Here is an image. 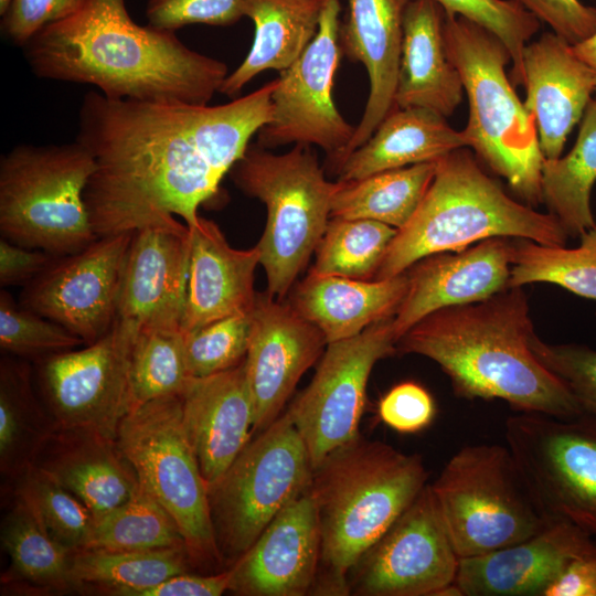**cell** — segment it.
Returning a JSON list of instances; mask_svg holds the SVG:
<instances>
[{
	"label": "cell",
	"instance_id": "cell-1",
	"mask_svg": "<svg viewBox=\"0 0 596 596\" xmlns=\"http://www.w3.org/2000/svg\"><path fill=\"white\" fill-rule=\"evenodd\" d=\"M276 86L277 78L216 106L88 92L75 141L95 163L84 200L97 237L177 217L194 226L200 205L269 121Z\"/></svg>",
	"mask_w": 596,
	"mask_h": 596
},
{
	"label": "cell",
	"instance_id": "cell-2",
	"mask_svg": "<svg viewBox=\"0 0 596 596\" xmlns=\"http://www.w3.org/2000/svg\"><path fill=\"white\" fill-rule=\"evenodd\" d=\"M23 49L38 77L93 85L115 99L207 105L228 75L173 31L137 24L126 0H85Z\"/></svg>",
	"mask_w": 596,
	"mask_h": 596
},
{
	"label": "cell",
	"instance_id": "cell-3",
	"mask_svg": "<svg viewBox=\"0 0 596 596\" xmlns=\"http://www.w3.org/2000/svg\"><path fill=\"white\" fill-rule=\"evenodd\" d=\"M533 332L526 294L508 287L429 313L400 338L397 352L437 363L457 397L502 400L515 412L581 419L571 391L532 352Z\"/></svg>",
	"mask_w": 596,
	"mask_h": 596
},
{
	"label": "cell",
	"instance_id": "cell-4",
	"mask_svg": "<svg viewBox=\"0 0 596 596\" xmlns=\"http://www.w3.org/2000/svg\"><path fill=\"white\" fill-rule=\"evenodd\" d=\"M423 458L358 435L329 453L308 487L320 525L313 595H349L359 557L428 485Z\"/></svg>",
	"mask_w": 596,
	"mask_h": 596
},
{
	"label": "cell",
	"instance_id": "cell-5",
	"mask_svg": "<svg viewBox=\"0 0 596 596\" xmlns=\"http://www.w3.org/2000/svg\"><path fill=\"white\" fill-rule=\"evenodd\" d=\"M491 237L566 245L567 235L549 212L512 199L466 147L437 160L435 175L409 222L397 230L373 279L404 273L418 259L457 252Z\"/></svg>",
	"mask_w": 596,
	"mask_h": 596
},
{
	"label": "cell",
	"instance_id": "cell-6",
	"mask_svg": "<svg viewBox=\"0 0 596 596\" xmlns=\"http://www.w3.org/2000/svg\"><path fill=\"white\" fill-rule=\"evenodd\" d=\"M444 38L468 98V121L461 130L467 147L525 204L542 203L544 156L534 119L505 73L511 63L507 46L480 24L446 12Z\"/></svg>",
	"mask_w": 596,
	"mask_h": 596
},
{
	"label": "cell",
	"instance_id": "cell-7",
	"mask_svg": "<svg viewBox=\"0 0 596 596\" xmlns=\"http://www.w3.org/2000/svg\"><path fill=\"white\" fill-rule=\"evenodd\" d=\"M228 173L242 192L266 205L259 264L267 292L284 299L326 231L339 183L326 178L311 146L300 143L281 155L249 145Z\"/></svg>",
	"mask_w": 596,
	"mask_h": 596
},
{
	"label": "cell",
	"instance_id": "cell-8",
	"mask_svg": "<svg viewBox=\"0 0 596 596\" xmlns=\"http://www.w3.org/2000/svg\"><path fill=\"white\" fill-rule=\"evenodd\" d=\"M95 170L87 150L18 145L0 159V231L6 240L53 256L79 252L97 237L84 193Z\"/></svg>",
	"mask_w": 596,
	"mask_h": 596
},
{
	"label": "cell",
	"instance_id": "cell-9",
	"mask_svg": "<svg viewBox=\"0 0 596 596\" xmlns=\"http://www.w3.org/2000/svg\"><path fill=\"white\" fill-rule=\"evenodd\" d=\"M429 486L459 558L513 545L552 522L538 507L508 446L461 447Z\"/></svg>",
	"mask_w": 596,
	"mask_h": 596
},
{
	"label": "cell",
	"instance_id": "cell-10",
	"mask_svg": "<svg viewBox=\"0 0 596 596\" xmlns=\"http://www.w3.org/2000/svg\"><path fill=\"white\" fill-rule=\"evenodd\" d=\"M116 444L140 487L177 523L192 564L205 568L222 564L207 485L184 428L181 395L132 407L118 425Z\"/></svg>",
	"mask_w": 596,
	"mask_h": 596
},
{
	"label": "cell",
	"instance_id": "cell-11",
	"mask_svg": "<svg viewBox=\"0 0 596 596\" xmlns=\"http://www.w3.org/2000/svg\"><path fill=\"white\" fill-rule=\"evenodd\" d=\"M313 466L286 411L246 444L222 476L207 486L217 547L236 561L273 519L309 487Z\"/></svg>",
	"mask_w": 596,
	"mask_h": 596
},
{
	"label": "cell",
	"instance_id": "cell-12",
	"mask_svg": "<svg viewBox=\"0 0 596 596\" xmlns=\"http://www.w3.org/2000/svg\"><path fill=\"white\" fill-rule=\"evenodd\" d=\"M504 437L545 518L596 539V428L583 419L517 412L504 422Z\"/></svg>",
	"mask_w": 596,
	"mask_h": 596
},
{
	"label": "cell",
	"instance_id": "cell-13",
	"mask_svg": "<svg viewBox=\"0 0 596 596\" xmlns=\"http://www.w3.org/2000/svg\"><path fill=\"white\" fill-rule=\"evenodd\" d=\"M340 14V0H324L316 36L277 78L272 117L257 132L256 142L265 149L288 143L318 146L334 172L355 131L333 99L334 76L343 54Z\"/></svg>",
	"mask_w": 596,
	"mask_h": 596
},
{
	"label": "cell",
	"instance_id": "cell-14",
	"mask_svg": "<svg viewBox=\"0 0 596 596\" xmlns=\"http://www.w3.org/2000/svg\"><path fill=\"white\" fill-rule=\"evenodd\" d=\"M138 327L116 319L111 329L81 350L39 360L42 398L55 426L83 428L116 439L130 411L129 368Z\"/></svg>",
	"mask_w": 596,
	"mask_h": 596
},
{
	"label": "cell",
	"instance_id": "cell-15",
	"mask_svg": "<svg viewBox=\"0 0 596 596\" xmlns=\"http://www.w3.org/2000/svg\"><path fill=\"white\" fill-rule=\"evenodd\" d=\"M393 317L355 337L328 343L312 380L287 409L313 469L329 453L359 435L372 369L397 352Z\"/></svg>",
	"mask_w": 596,
	"mask_h": 596
},
{
	"label": "cell",
	"instance_id": "cell-16",
	"mask_svg": "<svg viewBox=\"0 0 596 596\" xmlns=\"http://www.w3.org/2000/svg\"><path fill=\"white\" fill-rule=\"evenodd\" d=\"M459 556L430 486L359 557L349 595L441 596L456 579Z\"/></svg>",
	"mask_w": 596,
	"mask_h": 596
},
{
	"label": "cell",
	"instance_id": "cell-17",
	"mask_svg": "<svg viewBox=\"0 0 596 596\" xmlns=\"http://www.w3.org/2000/svg\"><path fill=\"white\" fill-rule=\"evenodd\" d=\"M134 232L106 235L65 256H56L21 294L20 304L91 344L117 316L125 259Z\"/></svg>",
	"mask_w": 596,
	"mask_h": 596
},
{
	"label": "cell",
	"instance_id": "cell-18",
	"mask_svg": "<svg viewBox=\"0 0 596 596\" xmlns=\"http://www.w3.org/2000/svg\"><path fill=\"white\" fill-rule=\"evenodd\" d=\"M251 317L244 365L254 404V434H257L280 415L297 383L328 343L319 328L289 301L267 291L257 294Z\"/></svg>",
	"mask_w": 596,
	"mask_h": 596
},
{
	"label": "cell",
	"instance_id": "cell-19",
	"mask_svg": "<svg viewBox=\"0 0 596 596\" xmlns=\"http://www.w3.org/2000/svg\"><path fill=\"white\" fill-rule=\"evenodd\" d=\"M191 231L179 220L134 232L121 275L116 319L142 328H181Z\"/></svg>",
	"mask_w": 596,
	"mask_h": 596
},
{
	"label": "cell",
	"instance_id": "cell-20",
	"mask_svg": "<svg viewBox=\"0 0 596 596\" xmlns=\"http://www.w3.org/2000/svg\"><path fill=\"white\" fill-rule=\"evenodd\" d=\"M321 534L308 489L286 505L232 566L228 592L241 596L311 594Z\"/></svg>",
	"mask_w": 596,
	"mask_h": 596
},
{
	"label": "cell",
	"instance_id": "cell-21",
	"mask_svg": "<svg viewBox=\"0 0 596 596\" xmlns=\"http://www.w3.org/2000/svg\"><path fill=\"white\" fill-rule=\"evenodd\" d=\"M512 241L491 237L457 252L425 256L405 272L407 289L393 317L397 339L443 308L478 302L509 287Z\"/></svg>",
	"mask_w": 596,
	"mask_h": 596
},
{
	"label": "cell",
	"instance_id": "cell-22",
	"mask_svg": "<svg viewBox=\"0 0 596 596\" xmlns=\"http://www.w3.org/2000/svg\"><path fill=\"white\" fill-rule=\"evenodd\" d=\"M596 545V539L565 521L513 545L459 558L454 583L459 596H544L568 563Z\"/></svg>",
	"mask_w": 596,
	"mask_h": 596
},
{
	"label": "cell",
	"instance_id": "cell-23",
	"mask_svg": "<svg viewBox=\"0 0 596 596\" xmlns=\"http://www.w3.org/2000/svg\"><path fill=\"white\" fill-rule=\"evenodd\" d=\"M522 58L523 104L534 119L544 159H556L596 91L594 74L553 32L529 42Z\"/></svg>",
	"mask_w": 596,
	"mask_h": 596
},
{
	"label": "cell",
	"instance_id": "cell-24",
	"mask_svg": "<svg viewBox=\"0 0 596 596\" xmlns=\"http://www.w3.org/2000/svg\"><path fill=\"white\" fill-rule=\"evenodd\" d=\"M181 401L184 428L209 486L254 435L255 412L244 361L220 373L192 377Z\"/></svg>",
	"mask_w": 596,
	"mask_h": 596
},
{
	"label": "cell",
	"instance_id": "cell-25",
	"mask_svg": "<svg viewBox=\"0 0 596 596\" xmlns=\"http://www.w3.org/2000/svg\"><path fill=\"white\" fill-rule=\"evenodd\" d=\"M408 1L347 0L348 11L340 25V44L344 55L364 65L370 93L341 163L372 136L380 123L395 108L403 17Z\"/></svg>",
	"mask_w": 596,
	"mask_h": 596
},
{
	"label": "cell",
	"instance_id": "cell-26",
	"mask_svg": "<svg viewBox=\"0 0 596 596\" xmlns=\"http://www.w3.org/2000/svg\"><path fill=\"white\" fill-rule=\"evenodd\" d=\"M32 467L79 499L94 520L129 500L140 487L116 439L89 429L55 426Z\"/></svg>",
	"mask_w": 596,
	"mask_h": 596
},
{
	"label": "cell",
	"instance_id": "cell-27",
	"mask_svg": "<svg viewBox=\"0 0 596 596\" xmlns=\"http://www.w3.org/2000/svg\"><path fill=\"white\" fill-rule=\"evenodd\" d=\"M191 231L190 264L181 330L190 332L215 320L249 312L257 292V246L232 247L213 221L199 217Z\"/></svg>",
	"mask_w": 596,
	"mask_h": 596
},
{
	"label": "cell",
	"instance_id": "cell-28",
	"mask_svg": "<svg viewBox=\"0 0 596 596\" xmlns=\"http://www.w3.org/2000/svg\"><path fill=\"white\" fill-rule=\"evenodd\" d=\"M444 21L445 10L436 1H408L395 107L426 108L447 118L462 102V81L447 54Z\"/></svg>",
	"mask_w": 596,
	"mask_h": 596
},
{
	"label": "cell",
	"instance_id": "cell-29",
	"mask_svg": "<svg viewBox=\"0 0 596 596\" xmlns=\"http://www.w3.org/2000/svg\"><path fill=\"white\" fill-rule=\"evenodd\" d=\"M407 289L406 272L384 279L308 276L294 286L290 305L324 336L327 343L358 336L393 317Z\"/></svg>",
	"mask_w": 596,
	"mask_h": 596
},
{
	"label": "cell",
	"instance_id": "cell-30",
	"mask_svg": "<svg viewBox=\"0 0 596 596\" xmlns=\"http://www.w3.org/2000/svg\"><path fill=\"white\" fill-rule=\"evenodd\" d=\"M462 147H467L462 132L454 129L445 116L421 107H395L336 173L338 181H354L386 170L437 161Z\"/></svg>",
	"mask_w": 596,
	"mask_h": 596
},
{
	"label": "cell",
	"instance_id": "cell-31",
	"mask_svg": "<svg viewBox=\"0 0 596 596\" xmlns=\"http://www.w3.org/2000/svg\"><path fill=\"white\" fill-rule=\"evenodd\" d=\"M324 0H244V17L255 25L251 50L224 79L220 92L236 98L266 70L283 72L305 52L318 32Z\"/></svg>",
	"mask_w": 596,
	"mask_h": 596
},
{
	"label": "cell",
	"instance_id": "cell-32",
	"mask_svg": "<svg viewBox=\"0 0 596 596\" xmlns=\"http://www.w3.org/2000/svg\"><path fill=\"white\" fill-rule=\"evenodd\" d=\"M1 543L10 561L2 585L39 594L75 590L71 578L72 552L57 543L32 509L15 496L1 523Z\"/></svg>",
	"mask_w": 596,
	"mask_h": 596
},
{
	"label": "cell",
	"instance_id": "cell-33",
	"mask_svg": "<svg viewBox=\"0 0 596 596\" xmlns=\"http://www.w3.org/2000/svg\"><path fill=\"white\" fill-rule=\"evenodd\" d=\"M55 423L35 394L28 363H0V469L15 480L29 468Z\"/></svg>",
	"mask_w": 596,
	"mask_h": 596
},
{
	"label": "cell",
	"instance_id": "cell-34",
	"mask_svg": "<svg viewBox=\"0 0 596 596\" xmlns=\"http://www.w3.org/2000/svg\"><path fill=\"white\" fill-rule=\"evenodd\" d=\"M595 182L596 99H590L581 119L574 147L564 157L544 159L542 164V202L567 237H579L595 225L590 206Z\"/></svg>",
	"mask_w": 596,
	"mask_h": 596
},
{
	"label": "cell",
	"instance_id": "cell-35",
	"mask_svg": "<svg viewBox=\"0 0 596 596\" xmlns=\"http://www.w3.org/2000/svg\"><path fill=\"white\" fill-rule=\"evenodd\" d=\"M437 161L386 170L354 181H338L331 217L366 219L400 230L417 211Z\"/></svg>",
	"mask_w": 596,
	"mask_h": 596
},
{
	"label": "cell",
	"instance_id": "cell-36",
	"mask_svg": "<svg viewBox=\"0 0 596 596\" xmlns=\"http://www.w3.org/2000/svg\"><path fill=\"white\" fill-rule=\"evenodd\" d=\"M193 565L185 546L149 551L83 549L72 552L74 589L131 596L135 592L189 571Z\"/></svg>",
	"mask_w": 596,
	"mask_h": 596
},
{
	"label": "cell",
	"instance_id": "cell-37",
	"mask_svg": "<svg viewBox=\"0 0 596 596\" xmlns=\"http://www.w3.org/2000/svg\"><path fill=\"white\" fill-rule=\"evenodd\" d=\"M579 238V245L573 248L525 238L513 241L509 287L549 283L596 300V223Z\"/></svg>",
	"mask_w": 596,
	"mask_h": 596
},
{
	"label": "cell",
	"instance_id": "cell-38",
	"mask_svg": "<svg viewBox=\"0 0 596 596\" xmlns=\"http://www.w3.org/2000/svg\"><path fill=\"white\" fill-rule=\"evenodd\" d=\"M192 377L181 328L138 330L129 368L131 408L157 398L181 395Z\"/></svg>",
	"mask_w": 596,
	"mask_h": 596
},
{
	"label": "cell",
	"instance_id": "cell-39",
	"mask_svg": "<svg viewBox=\"0 0 596 596\" xmlns=\"http://www.w3.org/2000/svg\"><path fill=\"white\" fill-rule=\"evenodd\" d=\"M397 230L366 219L330 217L311 273L373 279Z\"/></svg>",
	"mask_w": 596,
	"mask_h": 596
},
{
	"label": "cell",
	"instance_id": "cell-40",
	"mask_svg": "<svg viewBox=\"0 0 596 596\" xmlns=\"http://www.w3.org/2000/svg\"><path fill=\"white\" fill-rule=\"evenodd\" d=\"M179 546L187 547L177 523L139 487L129 500L95 520L86 549L149 551Z\"/></svg>",
	"mask_w": 596,
	"mask_h": 596
},
{
	"label": "cell",
	"instance_id": "cell-41",
	"mask_svg": "<svg viewBox=\"0 0 596 596\" xmlns=\"http://www.w3.org/2000/svg\"><path fill=\"white\" fill-rule=\"evenodd\" d=\"M13 482L14 496L32 509L57 543L71 552L88 546L95 520L79 499L34 467Z\"/></svg>",
	"mask_w": 596,
	"mask_h": 596
},
{
	"label": "cell",
	"instance_id": "cell-42",
	"mask_svg": "<svg viewBox=\"0 0 596 596\" xmlns=\"http://www.w3.org/2000/svg\"><path fill=\"white\" fill-rule=\"evenodd\" d=\"M84 343L62 324L0 294V347L11 354L42 360Z\"/></svg>",
	"mask_w": 596,
	"mask_h": 596
},
{
	"label": "cell",
	"instance_id": "cell-43",
	"mask_svg": "<svg viewBox=\"0 0 596 596\" xmlns=\"http://www.w3.org/2000/svg\"><path fill=\"white\" fill-rule=\"evenodd\" d=\"M446 13L462 15L496 34L511 56V77L523 82V50L540 30V21L514 0H434Z\"/></svg>",
	"mask_w": 596,
	"mask_h": 596
},
{
	"label": "cell",
	"instance_id": "cell-44",
	"mask_svg": "<svg viewBox=\"0 0 596 596\" xmlns=\"http://www.w3.org/2000/svg\"><path fill=\"white\" fill-rule=\"evenodd\" d=\"M251 311L183 332L191 376L203 377L220 373L245 360L252 330Z\"/></svg>",
	"mask_w": 596,
	"mask_h": 596
},
{
	"label": "cell",
	"instance_id": "cell-45",
	"mask_svg": "<svg viewBox=\"0 0 596 596\" xmlns=\"http://www.w3.org/2000/svg\"><path fill=\"white\" fill-rule=\"evenodd\" d=\"M530 347L536 359L571 391L582 418L596 428V350L582 344H553L535 331Z\"/></svg>",
	"mask_w": 596,
	"mask_h": 596
},
{
	"label": "cell",
	"instance_id": "cell-46",
	"mask_svg": "<svg viewBox=\"0 0 596 596\" xmlns=\"http://www.w3.org/2000/svg\"><path fill=\"white\" fill-rule=\"evenodd\" d=\"M146 17L173 32L189 24L231 25L244 17V0H148Z\"/></svg>",
	"mask_w": 596,
	"mask_h": 596
},
{
	"label": "cell",
	"instance_id": "cell-47",
	"mask_svg": "<svg viewBox=\"0 0 596 596\" xmlns=\"http://www.w3.org/2000/svg\"><path fill=\"white\" fill-rule=\"evenodd\" d=\"M381 421L400 434H416L436 416V404L422 385L406 381L394 385L379 402Z\"/></svg>",
	"mask_w": 596,
	"mask_h": 596
},
{
	"label": "cell",
	"instance_id": "cell-48",
	"mask_svg": "<svg viewBox=\"0 0 596 596\" xmlns=\"http://www.w3.org/2000/svg\"><path fill=\"white\" fill-rule=\"evenodd\" d=\"M85 0H11L1 30L14 44L24 46L42 29L75 12Z\"/></svg>",
	"mask_w": 596,
	"mask_h": 596
},
{
	"label": "cell",
	"instance_id": "cell-49",
	"mask_svg": "<svg viewBox=\"0 0 596 596\" xmlns=\"http://www.w3.org/2000/svg\"><path fill=\"white\" fill-rule=\"evenodd\" d=\"M571 45L596 32V8L579 0H514Z\"/></svg>",
	"mask_w": 596,
	"mask_h": 596
},
{
	"label": "cell",
	"instance_id": "cell-50",
	"mask_svg": "<svg viewBox=\"0 0 596 596\" xmlns=\"http://www.w3.org/2000/svg\"><path fill=\"white\" fill-rule=\"evenodd\" d=\"M44 251L17 245L4 237L0 240L1 286L30 283L55 258Z\"/></svg>",
	"mask_w": 596,
	"mask_h": 596
},
{
	"label": "cell",
	"instance_id": "cell-51",
	"mask_svg": "<svg viewBox=\"0 0 596 596\" xmlns=\"http://www.w3.org/2000/svg\"><path fill=\"white\" fill-rule=\"evenodd\" d=\"M230 570L211 575L188 572L173 575L161 583L139 589L131 596H220L228 592Z\"/></svg>",
	"mask_w": 596,
	"mask_h": 596
},
{
	"label": "cell",
	"instance_id": "cell-52",
	"mask_svg": "<svg viewBox=\"0 0 596 596\" xmlns=\"http://www.w3.org/2000/svg\"><path fill=\"white\" fill-rule=\"evenodd\" d=\"M544 596H596V545L572 560Z\"/></svg>",
	"mask_w": 596,
	"mask_h": 596
},
{
	"label": "cell",
	"instance_id": "cell-53",
	"mask_svg": "<svg viewBox=\"0 0 596 596\" xmlns=\"http://www.w3.org/2000/svg\"><path fill=\"white\" fill-rule=\"evenodd\" d=\"M572 50L592 70L596 82V32L585 41L572 45Z\"/></svg>",
	"mask_w": 596,
	"mask_h": 596
},
{
	"label": "cell",
	"instance_id": "cell-54",
	"mask_svg": "<svg viewBox=\"0 0 596 596\" xmlns=\"http://www.w3.org/2000/svg\"><path fill=\"white\" fill-rule=\"evenodd\" d=\"M11 0H0V14L3 15L10 4Z\"/></svg>",
	"mask_w": 596,
	"mask_h": 596
}]
</instances>
